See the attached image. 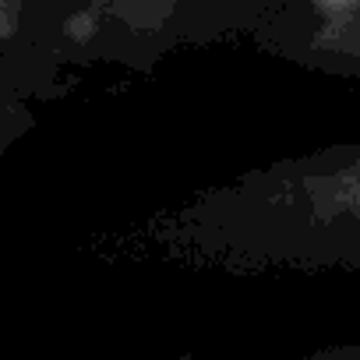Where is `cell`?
Returning <instances> with one entry per match:
<instances>
[{
  "instance_id": "obj_1",
  "label": "cell",
  "mask_w": 360,
  "mask_h": 360,
  "mask_svg": "<svg viewBox=\"0 0 360 360\" xmlns=\"http://www.w3.org/2000/svg\"><path fill=\"white\" fill-rule=\"evenodd\" d=\"M127 248L230 276L360 272V138L240 169L155 209L127 230Z\"/></svg>"
},
{
  "instance_id": "obj_2",
  "label": "cell",
  "mask_w": 360,
  "mask_h": 360,
  "mask_svg": "<svg viewBox=\"0 0 360 360\" xmlns=\"http://www.w3.org/2000/svg\"><path fill=\"white\" fill-rule=\"evenodd\" d=\"M272 0H92L46 4V39L71 64H120L148 75L169 53L248 39Z\"/></svg>"
},
{
  "instance_id": "obj_3",
  "label": "cell",
  "mask_w": 360,
  "mask_h": 360,
  "mask_svg": "<svg viewBox=\"0 0 360 360\" xmlns=\"http://www.w3.org/2000/svg\"><path fill=\"white\" fill-rule=\"evenodd\" d=\"M248 43L304 71L360 82V0H272Z\"/></svg>"
},
{
  "instance_id": "obj_4",
  "label": "cell",
  "mask_w": 360,
  "mask_h": 360,
  "mask_svg": "<svg viewBox=\"0 0 360 360\" xmlns=\"http://www.w3.org/2000/svg\"><path fill=\"white\" fill-rule=\"evenodd\" d=\"M297 360H360V342H335V346H321L314 353H304Z\"/></svg>"
}]
</instances>
